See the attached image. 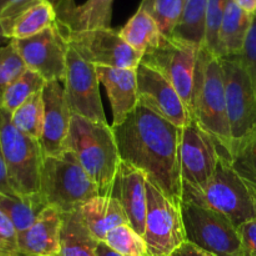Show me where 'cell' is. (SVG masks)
I'll return each mask as SVG.
<instances>
[{"mask_svg":"<svg viewBox=\"0 0 256 256\" xmlns=\"http://www.w3.org/2000/svg\"><path fill=\"white\" fill-rule=\"evenodd\" d=\"M119 32L120 36L132 49L142 55L159 46L162 38L165 36L155 20L142 8L138 9Z\"/></svg>","mask_w":256,"mask_h":256,"instance_id":"cell-25","label":"cell"},{"mask_svg":"<svg viewBox=\"0 0 256 256\" xmlns=\"http://www.w3.org/2000/svg\"><path fill=\"white\" fill-rule=\"evenodd\" d=\"M99 82L106 89L112 110V125L118 126L139 105L136 70L96 66Z\"/></svg>","mask_w":256,"mask_h":256,"instance_id":"cell-19","label":"cell"},{"mask_svg":"<svg viewBox=\"0 0 256 256\" xmlns=\"http://www.w3.org/2000/svg\"><path fill=\"white\" fill-rule=\"evenodd\" d=\"M222 156L215 140L195 120L182 128L180 140L182 192L185 188L204 186L216 172Z\"/></svg>","mask_w":256,"mask_h":256,"instance_id":"cell-14","label":"cell"},{"mask_svg":"<svg viewBox=\"0 0 256 256\" xmlns=\"http://www.w3.org/2000/svg\"><path fill=\"white\" fill-rule=\"evenodd\" d=\"M244 12L248 14L255 15L256 14V0H234Z\"/></svg>","mask_w":256,"mask_h":256,"instance_id":"cell-41","label":"cell"},{"mask_svg":"<svg viewBox=\"0 0 256 256\" xmlns=\"http://www.w3.org/2000/svg\"><path fill=\"white\" fill-rule=\"evenodd\" d=\"M230 164L245 184L256 192V132L232 145Z\"/></svg>","mask_w":256,"mask_h":256,"instance_id":"cell-31","label":"cell"},{"mask_svg":"<svg viewBox=\"0 0 256 256\" xmlns=\"http://www.w3.org/2000/svg\"><path fill=\"white\" fill-rule=\"evenodd\" d=\"M45 84H46V82H45L44 78H42L38 72H32V70L26 69V72L19 79L15 80L8 88L4 96H2L0 108L9 114H12L18 108L22 106L32 95L42 92Z\"/></svg>","mask_w":256,"mask_h":256,"instance_id":"cell-29","label":"cell"},{"mask_svg":"<svg viewBox=\"0 0 256 256\" xmlns=\"http://www.w3.org/2000/svg\"><path fill=\"white\" fill-rule=\"evenodd\" d=\"M104 242L124 256H149L145 239L130 224L115 228L106 235Z\"/></svg>","mask_w":256,"mask_h":256,"instance_id":"cell-32","label":"cell"},{"mask_svg":"<svg viewBox=\"0 0 256 256\" xmlns=\"http://www.w3.org/2000/svg\"><path fill=\"white\" fill-rule=\"evenodd\" d=\"M240 58L252 78V85H254L256 92V14L252 16V26H250L249 34L245 40L244 49H242Z\"/></svg>","mask_w":256,"mask_h":256,"instance_id":"cell-36","label":"cell"},{"mask_svg":"<svg viewBox=\"0 0 256 256\" xmlns=\"http://www.w3.org/2000/svg\"><path fill=\"white\" fill-rule=\"evenodd\" d=\"M0 256H19V232L12 220L0 212Z\"/></svg>","mask_w":256,"mask_h":256,"instance_id":"cell-35","label":"cell"},{"mask_svg":"<svg viewBox=\"0 0 256 256\" xmlns=\"http://www.w3.org/2000/svg\"><path fill=\"white\" fill-rule=\"evenodd\" d=\"M112 4L114 0H86L84 4L76 5L58 25L64 32L110 29Z\"/></svg>","mask_w":256,"mask_h":256,"instance_id":"cell-24","label":"cell"},{"mask_svg":"<svg viewBox=\"0 0 256 256\" xmlns=\"http://www.w3.org/2000/svg\"><path fill=\"white\" fill-rule=\"evenodd\" d=\"M110 196L124 209L132 229L144 238L146 220V176L142 170L120 162Z\"/></svg>","mask_w":256,"mask_h":256,"instance_id":"cell-18","label":"cell"},{"mask_svg":"<svg viewBox=\"0 0 256 256\" xmlns=\"http://www.w3.org/2000/svg\"><path fill=\"white\" fill-rule=\"evenodd\" d=\"M146 194L144 239L149 256H170L186 242L182 210L148 179Z\"/></svg>","mask_w":256,"mask_h":256,"instance_id":"cell-10","label":"cell"},{"mask_svg":"<svg viewBox=\"0 0 256 256\" xmlns=\"http://www.w3.org/2000/svg\"><path fill=\"white\" fill-rule=\"evenodd\" d=\"M44 100L42 92L32 95L29 100L12 114V122L28 136L40 142L44 129Z\"/></svg>","mask_w":256,"mask_h":256,"instance_id":"cell-28","label":"cell"},{"mask_svg":"<svg viewBox=\"0 0 256 256\" xmlns=\"http://www.w3.org/2000/svg\"><path fill=\"white\" fill-rule=\"evenodd\" d=\"M62 212L46 206L32 226L19 234V256H60Z\"/></svg>","mask_w":256,"mask_h":256,"instance_id":"cell-20","label":"cell"},{"mask_svg":"<svg viewBox=\"0 0 256 256\" xmlns=\"http://www.w3.org/2000/svg\"><path fill=\"white\" fill-rule=\"evenodd\" d=\"M250 189H252V188H250ZM252 196H254V199H255V202H256V192H254V190L252 189Z\"/></svg>","mask_w":256,"mask_h":256,"instance_id":"cell-44","label":"cell"},{"mask_svg":"<svg viewBox=\"0 0 256 256\" xmlns=\"http://www.w3.org/2000/svg\"><path fill=\"white\" fill-rule=\"evenodd\" d=\"M0 146L6 164L9 182L18 196L40 194L42 154L38 140L20 132L12 122V114L0 108Z\"/></svg>","mask_w":256,"mask_h":256,"instance_id":"cell-6","label":"cell"},{"mask_svg":"<svg viewBox=\"0 0 256 256\" xmlns=\"http://www.w3.org/2000/svg\"><path fill=\"white\" fill-rule=\"evenodd\" d=\"M12 2H15V0H0V12H2V10L4 9L5 6H8L9 4H12ZM2 34H0V40H2Z\"/></svg>","mask_w":256,"mask_h":256,"instance_id":"cell-43","label":"cell"},{"mask_svg":"<svg viewBox=\"0 0 256 256\" xmlns=\"http://www.w3.org/2000/svg\"><path fill=\"white\" fill-rule=\"evenodd\" d=\"M96 66L69 45L64 90L72 115L90 122H106L99 89Z\"/></svg>","mask_w":256,"mask_h":256,"instance_id":"cell-13","label":"cell"},{"mask_svg":"<svg viewBox=\"0 0 256 256\" xmlns=\"http://www.w3.org/2000/svg\"><path fill=\"white\" fill-rule=\"evenodd\" d=\"M29 70L45 82L64 84L66 75L69 42L58 22L40 34L22 40H10Z\"/></svg>","mask_w":256,"mask_h":256,"instance_id":"cell-12","label":"cell"},{"mask_svg":"<svg viewBox=\"0 0 256 256\" xmlns=\"http://www.w3.org/2000/svg\"><path fill=\"white\" fill-rule=\"evenodd\" d=\"M238 232L242 242V256H256V219L240 225Z\"/></svg>","mask_w":256,"mask_h":256,"instance_id":"cell-37","label":"cell"},{"mask_svg":"<svg viewBox=\"0 0 256 256\" xmlns=\"http://www.w3.org/2000/svg\"><path fill=\"white\" fill-rule=\"evenodd\" d=\"M64 34L70 46L95 66L136 70L142 64L144 55L132 49L112 28Z\"/></svg>","mask_w":256,"mask_h":256,"instance_id":"cell-11","label":"cell"},{"mask_svg":"<svg viewBox=\"0 0 256 256\" xmlns=\"http://www.w3.org/2000/svg\"><path fill=\"white\" fill-rule=\"evenodd\" d=\"M56 22V10L49 0H15L0 12V34L2 39H28Z\"/></svg>","mask_w":256,"mask_h":256,"instance_id":"cell-16","label":"cell"},{"mask_svg":"<svg viewBox=\"0 0 256 256\" xmlns=\"http://www.w3.org/2000/svg\"><path fill=\"white\" fill-rule=\"evenodd\" d=\"M66 150L74 152L99 189L100 196H110L122 162L112 126L72 115Z\"/></svg>","mask_w":256,"mask_h":256,"instance_id":"cell-3","label":"cell"},{"mask_svg":"<svg viewBox=\"0 0 256 256\" xmlns=\"http://www.w3.org/2000/svg\"><path fill=\"white\" fill-rule=\"evenodd\" d=\"M206 10L208 0H188L172 36L198 48H204L206 40Z\"/></svg>","mask_w":256,"mask_h":256,"instance_id":"cell-26","label":"cell"},{"mask_svg":"<svg viewBox=\"0 0 256 256\" xmlns=\"http://www.w3.org/2000/svg\"><path fill=\"white\" fill-rule=\"evenodd\" d=\"M44 100V129L40 146L44 158L55 156L66 150L72 124V112L68 105L64 86L60 82H49L42 89Z\"/></svg>","mask_w":256,"mask_h":256,"instance_id":"cell-17","label":"cell"},{"mask_svg":"<svg viewBox=\"0 0 256 256\" xmlns=\"http://www.w3.org/2000/svg\"><path fill=\"white\" fill-rule=\"evenodd\" d=\"M170 256H212V255L209 254V252H204V250L199 249V248L190 244V242H185L179 249L175 250V252Z\"/></svg>","mask_w":256,"mask_h":256,"instance_id":"cell-40","label":"cell"},{"mask_svg":"<svg viewBox=\"0 0 256 256\" xmlns=\"http://www.w3.org/2000/svg\"><path fill=\"white\" fill-rule=\"evenodd\" d=\"M80 212L92 234L98 242H104L106 235L120 225L130 224L119 202L112 196H96L80 208Z\"/></svg>","mask_w":256,"mask_h":256,"instance_id":"cell-22","label":"cell"},{"mask_svg":"<svg viewBox=\"0 0 256 256\" xmlns=\"http://www.w3.org/2000/svg\"><path fill=\"white\" fill-rule=\"evenodd\" d=\"M98 256H124V255L115 252V250L112 249V248H110L105 242H99V245H98Z\"/></svg>","mask_w":256,"mask_h":256,"instance_id":"cell-42","label":"cell"},{"mask_svg":"<svg viewBox=\"0 0 256 256\" xmlns=\"http://www.w3.org/2000/svg\"><path fill=\"white\" fill-rule=\"evenodd\" d=\"M26 69V65L15 49L12 42L0 46V105L8 88L19 79Z\"/></svg>","mask_w":256,"mask_h":256,"instance_id":"cell-33","label":"cell"},{"mask_svg":"<svg viewBox=\"0 0 256 256\" xmlns=\"http://www.w3.org/2000/svg\"><path fill=\"white\" fill-rule=\"evenodd\" d=\"M254 15L248 14L234 0H229L218 38V58L239 56L244 49Z\"/></svg>","mask_w":256,"mask_h":256,"instance_id":"cell-21","label":"cell"},{"mask_svg":"<svg viewBox=\"0 0 256 256\" xmlns=\"http://www.w3.org/2000/svg\"><path fill=\"white\" fill-rule=\"evenodd\" d=\"M98 245L80 210L62 212L60 256H98Z\"/></svg>","mask_w":256,"mask_h":256,"instance_id":"cell-23","label":"cell"},{"mask_svg":"<svg viewBox=\"0 0 256 256\" xmlns=\"http://www.w3.org/2000/svg\"><path fill=\"white\" fill-rule=\"evenodd\" d=\"M186 4L188 0H142L139 8L155 20L165 36H172Z\"/></svg>","mask_w":256,"mask_h":256,"instance_id":"cell-30","label":"cell"},{"mask_svg":"<svg viewBox=\"0 0 256 256\" xmlns=\"http://www.w3.org/2000/svg\"><path fill=\"white\" fill-rule=\"evenodd\" d=\"M186 242L212 256H242L238 228L228 218L192 202H180Z\"/></svg>","mask_w":256,"mask_h":256,"instance_id":"cell-7","label":"cell"},{"mask_svg":"<svg viewBox=\"0 0 256 256\" xmlns=\"http://www.w3.org/2000/svg\"><path fill=\"white\" fill-rule=\"evenodd\" d=\"M192 118L219 146L224 158L232 156V130L228 118L224 72L220 58L202 48L195 75Z\"/></svg>","mask_w":256,"mask_h":256,"instance_id":"cell-2","label":"cell"},{"mask_svg":"<svg viewBox=\"0 0 256 256\" xmlns=\"http://www.w3.org/2000/svg\"><path fill=\"white\" fill-rule=\"evenodd\" d=\"M40 195L48 206L56 208L62 214L76 212L85 202L100 196L95 182L70 150L44 158Z\"/></svg>","mask_w":256,"mask_h":256,"instance_id":"cell-5","label":"cell"},{"mask_svg":"<svg viewBox=\"0 0 256 256\" xmlns=\"http://www.w3.org/2000/svg\"><path fill=\"white\" fill-rule=\"evenodd\" d=\"M52 4V6L55 8L58 14V22L64 19L68 14L74 10V8L76 6V2L75 0H49Z\"/></svg>","mask_w":256,"mask_h":256,"instance_id":"cell-39","label":"cell"},{"mask_svg":"<svg viewBox=\"0 0 256 256\" xmlns=\"http://www.w3.org/2000/svg\"><path fill=\"white\" fill-rule=\"evenodd\" d=\"M139 104L162 115L175 126L185 128L192 118L175 88L158 72L142 62L136 69Z\"/></svg>","mask_w":256,"mask_h":256,"instance_id":"cell-15","label":"cell"},{"mask_svg":"<svg viewBox=\"0 0 256 256\" xmlns=\"http://www.w3.org/2000/svg\"><path fill=\"white\" fill-rule=\"evenodd\" d=\"M46 206L40 194L36 196L22 198L0 192V212L12 220L19 234L29 229Z\"/></svg>","mask_w":256,"mask_h":256,"instance_id":"cell-27","label":"cell"},{"mask_svg":"<svg viewBox=\"0 0 256 256\" xmlns=\"http://www.w3.org/2000/svg\"><path fill=\"white\" fill-rule=\"evenodd\" d=\"M0 192L6 195H12V196H18L14 192V190H12V185H10L9 174H8L6 164H5L2 146H0Z\"/></svg>","mask_w":256,"mask_h":256,"instance_id":"cell-38","label":"cell"},{"mask_svg":"<svg viewBox=\"0 0 256 256\" xmlns=\"http://www.w3.org/2000/svg\"><path fill=\"white\" fill-rule=\"evenodd\" d=\"M200 49L172 36H164L159 46L146 52L142 60L175 88L190 114Z\"/></svg>","mask_w":256,"mask_h":256,"instance_id":"cell-8","label":"cell"},{"mask_svg":"<svg viewBox=\"0 0 256 256\" xmlns=\"http://www.w3.org/2000/svg\"><path fill=\"white\" fill-rule=\"evenodd\" d=\"M232 145L256 132V92L239 56L220 58Z\"/></svg>","mask_w":256,"mask_h":256,"instance_id":"cell-9","label":"cell"},{"mask_svg":"<svg viewBox=\"0 0 256 256\" xmlns=\"http://www.w3.org/2000/svg\"><path fill=\"white\" fill-rule=\"evenodd\" d=\"M182 202H192L228 218L236 228L256 219L252 192L232 169L230 160L222 156L216 172L202 188H185Z\"/></svg>","mask_w":256,"mask_h":256,"instance_id":"cell-4","label":"cell"},{"mask_svg":"<svg viewBox=\"0 0 256 256\" xmlns=\"http://www.w3.org/2000/svg\"><path fill=\"white\" fill-rule=\"evenodd\" d=\"M228 2L229 0H208L206 40L204 48L214 55L218 54V38Z\"/></svg>","mask_w":256,"mask_h":256,"instance_id":"cell-34","label":"cell"},{"mask_svg":"<svg viewBox=\"0 0 256 256\" xmlns=\"http://www.w3.org/2000/svg\"><path fill=\"white\" fill-rule=\"evenodd\" d=\"M112 129L120 159L142 170L152 184L180 206L182 129L142 104Z\"/></svg>","mask_w":256,"mask_h":256,"instance_id":"cell-1","label":"cell"}]
</instances>
